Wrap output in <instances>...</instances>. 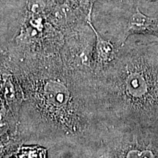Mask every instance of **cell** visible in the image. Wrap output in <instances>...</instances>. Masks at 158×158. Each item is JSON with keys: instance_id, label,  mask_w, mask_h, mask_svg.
I'll return each mask as SVG.
<instances>
[{"instance_id": "4", "label": "cell", "mask_w": 158, "mask_h": 158, "mask_svg": "<svg viewBox=\"0 0 158 158\" xmlns=\"http://www.w3.org/2000/svg\"><path fill=\"white\" fill-rule=\"evenodd\" d=\"M121 13H127L137 7L141 8L147 0H104Z\"/></svg>"}, {"instance_id": "1", "label": "cell", "mask_w": 158, "mask_h": 158, "mask_svg": "<svg viewBox=\"0 0 158 158\" xmlns=\"http://www.w3.org/2000/svg\"><path fill=\"white\" fill-rule=\"evenodd\" d=\"M39 85V93L40 96L36 97L40 100V104L45 106L43 110H47L56 116V113H66L70 110L71 94L69 89L60 81L46 78L40 81Z\"/></svg>"}, {"instance_id": "6", "label": "cell", "mask_w": 158, "mask_h": 158, "mask_svg": "<svg viewBox=\"0 0 158 158\" xmlns=\"http://www.w3.org/2000/svg\"><path fill=\"white\" fill-rule=\"evenodd\" d=\"M142 8L147 10V13L153 15H158V0H147Z\"/></svg>"}, {"instance_id": "3", "label": "cell", "mask_w": 158, "mask_h": 158, "mask_svg": "<svg viewBox=\"0 0 158 158\" xmlns=\"http://www.w3.org/2000/svg\"><path fill=\"white\" fill-rule=\"evenodd\" d=\"M91 12L92 7L90 8L89 13L87 16V23L95 35V61L98 65L103 66L112 62L116 58V50L114 45L109 40L104 39L94 28L91 19Z\"/></svg>"}, {"instance_id": "7", "label": "cell", "mask_w": 158, "mask_h": 158, "mask_svg": "<svg viewBox=\"0 0 158 158\" xmlns=\"http://www.w3.org/2000/svg\"><path fill=\"white\" fill-rule=\"evenodd\" d=\"M127 158H153V155L150 152L131 151L127 154Z\"/></svg>"}, {"instance_id": "2", "label": "cell", "mask_w": 158, "mask_h": 158, "mask_svg": "<svg viewBox=\"0 0 158 158\" xmlns=\"http://www.w3.org/2000/svg\"><path fill=\"white\" fill-rule=\"evenodd\" d=\"M137 7L127 13L126 24L122 35V44L126 42L130 35L133 34L152 35L158 36V15H147Z\"/></svg>"}, {"instance_id": "5", "label": "cell", "mask_w": 158, "mask_h": 158, "mask_svg": "<svg viewBox=\"0 0 158 158\" xmlns=\"http://www.w3.org/2000/svg\"><path fill=\"white\" fill-rule=\"evenodd\" d=\"M17 158H46V150L37 146L22 147L17 154Z\"/></svg>"}]
</instances>
